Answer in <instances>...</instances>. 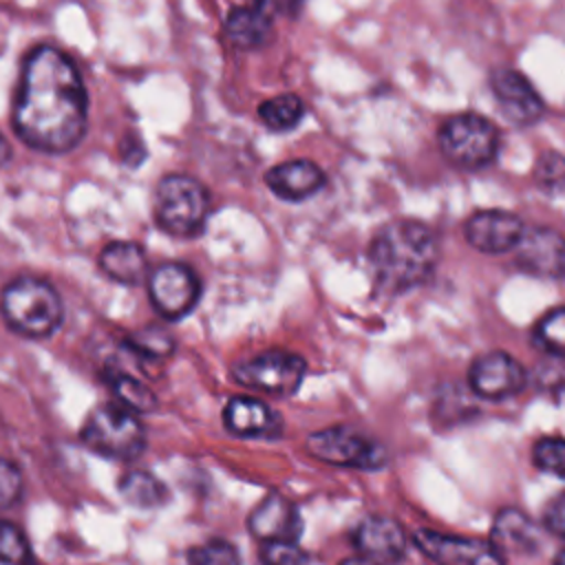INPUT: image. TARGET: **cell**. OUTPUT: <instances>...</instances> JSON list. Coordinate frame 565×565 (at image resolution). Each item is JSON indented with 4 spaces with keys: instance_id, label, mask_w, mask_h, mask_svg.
Here are the masks:
<instances>
[{
    "instance_id": "19",
    "label": "cell",
    "mask_w": 565,
    "mask_h": 565,
    "mask_svg": "<svg viewBox=\"0 0 565 565\" xmlns=\"http://www.w3.org/2000/svg\"><path fill=\"white\" fill-rule=\"evenodd\" d=\"M490 543L501 556H527L539 547V530L525 512L503 508L494 516Z\"/></svg>"
},
{
    "instance_id": "6",
    "label": "cell",
    "mask_w": 565,
    "mask_h": 565,
    "mask_svg": "<svg viewBox=\"0 0 565 565\" xmlns=\"http://www.w3.org/2000/svg\"><path fill=\"white\" fill-rule=\"evenodd\" d=\"M82 441L110 459H135L143 450V426L126 406H99L82 428Z\"/></svg>"
},
{
    "instance_id": "5",
    "label": "cell",
    "mask_w": 565,
    "mask_h": 565,
    "mask_svg": "<svg viewBox=\"0 0 565 565\" xmlns=\"http://www.w3.org/2000/svg\"><path fill=\"white\" fill-rule=\"evenodd\" d=\"M210 214V194L201 181L188 174H168L154 194L157 225L179 238L199 234Z\"/></svg>"
},
{
    "instance_id": "8",
    "label": "cell",
    "mask_w": 565,
    "mask_h": 565,
    "mask_svg": "<svg viewBox=\"0 0 565 565\" xmlns=\"http://www.w3.org/2000/svg\"><path fill=\"white\" fill-rule=\"evenodd\" d=\"M307 450L316 459L331 466H347L360 470L380 468L384 461V450L366 435L347 428L331 426L307 437Z\"/></svg>"
},
{
    "instance_id": "15",
    "label": "cell",
    "mask_w": 565,
    "mask_h": 565,
    "mask_svg": "<svg viewBox=\"0 0 565 565\" xmlns=\"http://www.w3.org/2000/svg\"><path fill=\"white\" fill-rule=\"evenodd\" d=\"M247 527L258 541H298L302 516L287 497L271 492L252 510Z\"/></svg>"
},
{
    "instance_id": "24",
    "label": "cell",
    "mask_w": 565,
    "mask_h": 565,
    "mask_svg": "<svg viewBox=\"0 0 565 565\" xmlns=\"http://www.w3.org/2000/svg\"><path fill=\"white\" fill-rule=\"evenodd\" d=\"M534 340L552 355L565 358V307L550 309L534 327Z\"/></svg>"
},
{
    "instance_id": "18",
    "label": "cell",
    "mask_w": 565,
    "mask_h": 565,
    "mask_svg": "<svg viewBox=\"0 0 565 565\" xmlns=\"http://www.w3.org/2000/svg\"><path fill=\"white\" fill-rule=\"evenodd\" d=\"M223 424L238 437H274L282 428L278 413L256 397H232L223 408Z\"/></svg>"
},
{
    "instance_id": "20",
    "label": "cell",
    "mask_w": 565,
    "mask_h": 565,
    "mask_svg": "<svg viewBox=\"0 0 565 565\" xmlns=\"http://www.w3.org/2000/svg\"><path fill=\"white\" fill-rule=\"evenodd\" d=\"M225 35L243 51L263 46L271 35V11L256 4L234 7L225 18Z\"/></svg>"
},
{
    "instance_id": "35",
    "label": "cell",
    "mask_w": 565,
    "mask_h": 565,
    "mask_svg": "<svg viewBox=\"0 0 565 565\" xmlns=\"http://www.w3.org/2000/svg\"><path fill=\"white\" fill-rule=\"evenodd\" d=\"M9 159H11V146H9V141L0 135V166H4Z\"/></svg>"
},
{
    "instance_id": "17",
    "label": "cell",
    "mask_w": 565,
    "mask_h": 565,
    "mask_svg": "<svg viewBox=\"0 0 565 565\" xmlns=\"http://www.w3.org/2000/svg\"><path fill=\"white\" fill-rule=\"evenodd\" d=\"M327 177L322 168L309 159H289L276 163L265 172V185L271 190L274 196L282 201H305L322 190Z\"/></svg>"
},
{
    "instance_id": "4",
    "label": "cell",
    "mask_w": 565,
    "mask_h": 565,
    "mask_svg": "<svg viewBox=\"0 0 565 565\" xmlns=\"http://www.w3.org/2000/svg\"><path fill=\"white\" fill-rule=\"evenodd\" d=\"M439 150L448 163L461 170H481L499 152V128L483 115L466 110L448 117L437 132Z\"/></svg>"
},
{
    "instance_id": "7",
    "label": "cell",
    "mask_w": 565,
    "mask_h": 565,
    "mask_svg": "<svg viewBox=\"0 0 565 565\" xmlns=\"http://www.w3.org/2000/svg\"><path fill=\"white\" fill-rule=\"evenodd\" d=\"M234 377L238 384L254 388L258 393L287 397L298 391L305 380L307 364L300 355L291 351H263L234 366Z\"/></svg>"
},
{
    "instance_id": "31",
    "label": "cell",
    "mask_w": 565,
    "mask_h": 565,
    "mask_svg": "<svg viewBox=\"0 0 565 565\" xmlns=\"http://www.w3.org/2000/svg\"><path fill=\"white\" fill-rule=\"evenodd\" d=\"M130 347L137 349L139 353L148 355V358H166L174 351V340L170 338L168 331L157 329V327H148L141 329L139 333L132 335Z\"/></svg>"
},
{
    "instance_id": "34",
    "label": "cell",
    "mask_w": 565,
    "mask_h": 565,
    "mask_svg": "<svg viewBox=\"0 0 565 565\" xmlns=\"http://www.w3.org/2000/svg\"><path fill=\"white\" fill-rule=\"evenodd\" d=\"M340 565H382V563H377V561H373V558H369V556H351V558H344Z\"/></svg>"
},
{
    "instance_id": "9",
    "label": "cell",
    "mask_w": 565,
    "mask_h": 565,
    "mask_svg": "<svg viewBox=\"0 0 565 565\" xmlns=\"http://www.w3.org/2000/svg\"><path fill=\"white\" fill-rule=\"evenodd\" d=\"M148 294L154 309L163 318L179 320L196 307L201 296V282L188 265L163 263L150 274Z\"/></svg>"
},
{
    "instance_id": "28",
    "label": "cell",
    "mask_w": 565,
    "mask_h": 565,
    "mask_svg": "<svg viewBox=\"0 0 565 565\" xmlns=\"http://www.w3.org/2000/svg\"><path fill=\"white\" fill-rule=\"evenodd\" d=\"M185 565H241V554L230 541L210 539L188 550Z\"/></svg>"
},
{
    "instance_id": "37",
    "label": "cell",
    "mask_w": 565,
    "mask_h": 565,
    "mask_svg": "<svg viewBox=\"0 0 565 565\" xmlns=\"http://www.w3.org/2000/svg\"><path fill=\"white\" fill-rule=\"evenodd\" d=\"M285 4H287V11L291 13V11H296L300 4H302V0H282Z\"/></svg>"
},
{
    "instance_id": "23",
    "label": "cell",
    "mask_w": 565,
    "mask_h": 565,
    "mask_svg": "<svg viewBox=\"0 0 565 565\" xmlns=\"http://www.w3.org/2000/svg\"><path fill=\"white\" fill-rule=\"evenodd\" d=\"M121 497L135 508H154L166 499L163 483L143 470H132L119 481Z\"/></svg>"
},
{
    "instance_id": "3",
    "label": "cell",
    "mask_w": 565,
    "mask_h": 565,
    "mask_svg": "<svg viewBox=\"0 0 565 565\" xmlns=\"http://www.w3.org/2000/svg\"><path fill=\"white\" fill-rule=\"evenodd\" d=\"M0 313L13 331L26 338H46L60 327L64 305L55 287L46 280L20 276L4 287L0 296Z\"/></svg>"
},
{
    "instance_id": "16",
    "label": "cell",
    "mask_w": 565,
    "mask_h": 565,
    "mask_svg": "<svg viewBox=\"0 0 565 565\" xmlns=\"http://www.w3.org/2000/svg\"><path fill=\"white\" fill-rule=\"evenodd\" d=\"M353 543L362 556H369L382 565H393L402 561L408 539L397 521L388 516H369L355 527Z\"/></svg>"
},
{
    "instance_id": "30",
    "label": "cell",
    "mask_w": 565,
    "mask_h": 565,
    "mask_svg": "<svg viewBox=\"0 0 565 565\" xmlns=\"http://www.w3.org/2000/svg\"><path fill=\"white\" fill-rule=\"evenodd\" d=\"M263 565H309V554L296 541H260Z\"/></svg>"
},
{
    "instance_id": "11",
    "label": "cell",
    "mask_w": 565,
    "mask_h": 565,
    "mask_svg": "<svg viewBox=\"0 0 565 565\" xmlns=\"http://www.w3.org/2000/svg\"><path fill=\"white\" fill-rule=\"evenodd\" d=\"M415 545L437 565H503V556L490 541L444 534L437 530H417Z\"/></svg>"
},
{
    "instance_id": "29",
    "label": "cell",
    "mask_w": 565,
    "mask_h": 565,
    "mask_svg": "<svg viewBox=\"0 0 565 565\" xmlns=\"http://www.w3.org/2000/svg\"><path fill=\"white\" fill-rule=\"evenodd\" d=\"M113 388H115L117 397L124 402V406L130 411L146 413V411H152L157 404L152 391L130 375H124V373L113 375Z\"/></svg>"
},
{
    "instance_id": "33",
    "label": "cell",
    "mask_w": 565,
    "mask_h": 565,
    "mask_svg": "<svg viewBox=\"0 0 565 565\" xmlns=\"http://www.w3.org/2000/svg\"><path fill=\"white\" fill-rule=\"evenodd\" d=\"M543 525H545L552 534L565 539V490L558 492V494H554V497L547 501V505H545V510H543Z\"/></svg>"
},
{
    "instance_id": "26",
    "label": "cell",
    "mask_w": 565,
    "mask_h": 565,
    "mask_svg": "<svg viewBox=\"0 0 565 565\" xmlns=\"http://www.w3.org/2000/svg\"><path fill=\"white\" fill-rule=\"evenodd\" d=\"M534 466L556 479H565V437L545 435L532 448Z\"/></svg>"
},
{
    "instance_id": "12",
    "label": "cell",
    "mask_w": 565,
    "mask_h": 565,
    "mask_svg": "<svg viewBox=\"0 0 565 565\" xmlns=\"http://www.w3.org/2000/svg\"><path fill=\"white\" fill-rule=\"evenodd\" d=\"M468 384L479 397L505 399L525 386V371L510 353L488 351L470 364Z\"/></svg>"
},
{
    "instance_id": "1",
    "label": "cell",
    "mask_w": 565,
    "mask_h": 565,
    "mask_svg": "<svg viewBox=\"0 0 565 565\" xmlns=\"http://www.w3.org/2000/svg\"><path fill=\"white\" fill-rule=\"evenodd\" d=\"M88 99L75 64L53 46H35L20 75L13 126L42 152H66L86 132Z\"/></svg>"
},
{
    "instance_id": "27",
    "label": "cell",
    "mask_w": 565,
    "mask_h": 565,
    "mask_svg": "<svg viewBox=\"0 0 565 565\" xmlns=\"http://www.w3.org/2000/svg\"><path fill=\"white\" fill-rule=\"evenodd\" d=\"M0 561L7 565H33L31 543L11 521H0Z\"/></svg>"
},
{
    "instance_id": "21",
    "label": "cell",
    "mask_w": 565,
    "mask_h": 565,
    "mask_svg": "<svg viewBox=\"0 0 565 565\" xmlns=\"http://www.w3.org/2000/svg\"><path fill=\"white\" fill-rule=\"evenodd\" d=\"M99 267L115 282L135 285L146 274V256L137 243L115 241L102 249Z\"/></svg>"
},
{
    "instance_id": "25",
    "label": "cell",
    "mask_w": 565,
    "mask_h": 565,
    "mask_svg": "<svg viewBox=\"0 0 565 565\" xmlns=\"http://www.w3.org/2000/svg\"><path fill=\"white\" fill-rule=\"evenodd\" d=\"M534 181L550 196L563 194L565 192V154L556 150H543L534 163Z\"/></svg>"
},
{
    "instance_id": "22",
    "label": "cell",
    "mask_w": 565,
    "mask_h": 565,
    "mask_svg": "<svg viewBox=\"0 0 565 565\" xmlns=\"http://www.w3.org/2000/svg\"><path fill=\"white\" fill-rule=\"evenodd\" d=\"M305 117V104L294 93H282L265 99L258 106V119L274 132H287Z\"/></svg>"
},
{
    "instance_id": "10",
    "label": "cell",
    "mask_w": 565,
    "mask_h": 565,
    "mask_svg": "<svg viewBox=\"0 0 565 565\" xmlns=\"http://www.w3.org/2000/svg\"><path fill=\"white\" fill-rule=\"evenodd\" d=\"M490 90L501 115L514 126H532L545 115V102L532 82L514 68H494Z\"/></svg>"
},
{
    "instance_id": "32",
    "label": "cell",
    "mask_w": 565,
    "mask_h": 565,
    "mask_svg": "<svg viewBox=\"0 0 565 565\" xmlns=\"http://www.w3.org/2000/svg\"><path fill=\"white\" fill-rule=\"evenodd\" d=\"M22 494V475L20 468L0 457V508L13 505Z\"/></svg>"
},
{
    "instance_id": "14",
    "label": "cell",
    "mask_w": 565,
    "mask_h": 565,
    "mask_svg": "<svg viewBox=\"0 0 565 565\" xmlns=\"http://www.w3.org/2000/svg\"><path fill=\"white\" fill-rule=\"evenodd\" d=\"M516 263L523 271L539 278L565 276V238L552 227L523 230L521 241L514 247Z\"/></svg>"
},
{
    "instance_id": "36",
    "label": "cell",
    "mask_w": 565,
    "mask_h": 565,
    "mask_svg": "<svg viewBox=\"0 0 565 565\" xmlns=\"http://www.w3.org/2000/svg\"><path fill=\"white\" fill-rule=\"evenodd\" d=\"M271 2L274 0H245V4H256V7H265V9H271Z\"/></svg>"
},
{
    "instance_id": "13",
    "label": "cell",
    "mask_w": 565,
    "mask_h": 565,
    "mask_svg": "<svg viewBox=\"0 0 565 565\" xmlns=\"http://www.w3.org/2000/svg\"><path fill=\"white\" fill-rule=\"evenodd\" d=\"M523 230V221L508 210H479L463 223L468 245L483 254L514 252Z\"/></svg>"
},
{
    "instance_id": "38",
    "label": "cell",
    "mask_w": 565,
    "mask_h": 565,
    "mask_svg": "<svg viewBox=\"0 0 565 565\" xmlns=\"http://www.w3.org/2000/svg\"><path fill=\"white\" fill-rule=\"evenodd\" d=\"M554 565H565V550H561V552L556 554V558H554Z\"/></svg>"
},
{
    "instance_id": "2",
    "label": "cell",
    "mask_w": 565,
    "mask_h": 565,
    "mask_svg": "<svg viewBox=\"0 0 565 565\" xmlns=\"http://www.w3.org/2000/svg\"><path fill=\"white\" fill-rule=\"evenodd\" d=\"M437 258L439 243L435 232L413 218L382 225L369 245L373 278L391 294H404L424 285L433 276Z\"/></svg>"
}]
</instances>
